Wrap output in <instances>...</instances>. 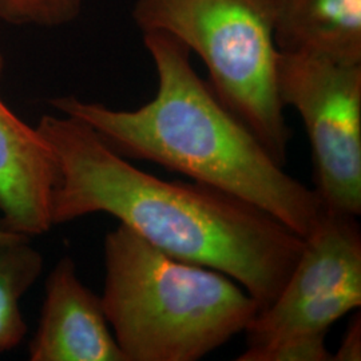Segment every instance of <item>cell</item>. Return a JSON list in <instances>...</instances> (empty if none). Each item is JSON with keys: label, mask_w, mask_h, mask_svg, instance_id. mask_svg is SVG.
Listing matches in <instances>:
<instances>
[{"label": "cell", "mask_w": 361, "mask_h": 361, "mask_svg": "<svg viewBox=\"0 0 361 361\" xmlns=\"http://www.w3.org/2000/svg\"><path fill=\"white\" fill-rule=\"evenodd\" d=\"M37 130L55 164L52 226L107 213L170 257L229 276L259 310L279 296L305 244L280 221L217 188L143 171L73 116H43Z\"/></svg>", "instance_id": "obj_1"}, {"label": "cell", "mask_w": 361, "mask_h": 361, "mask_svg": "<svg viewBox=\"0 0 361 361\" xmlns=\"http://www.w3.org/2000/svg\"><path fill=\"white\" fill-rule=\"evenodd\" d=\"M158 90L137 110H114L75 97L51 104L95 130L126 159L158 166L232 194L305 238L320 217L316 192L289 176L245 125L221 104L190 62V50L159 31L143 34Z\"/></svg>", "instance_id": "obj_2"}, {"label": "cell", "mask_w": 361, "mask_h": 361, "mask_svg": "<svg viewBox=\"0 0 361 361\" xmlns=\"http://www.w3.org/2000/svg\"><path fill=\"white\" fill-rule=\"evenodd\" d=\"M104 314L126 361L200 360L259 312L229 276L170 257L122 224L104 238Z\"/></svg>", "instance_id": "obj_3"}, {"label": "cell", "mask_w": 361, "mask_h": 361, "mask_svg": "<svg viewBox=\"0 0 361 361\" xmlns=\"http://www.w3.org/2000/svg\"><path fill=\"white\" fill-rule=\"evenodd\" d=\"M142 34L165 32L207 66L212 90L281 166L292 138L277 91L271 0H138Z\"/></svg>", "instance_id": "obj_4"}, {"label": "cell", "mask_w": 361, "mask_h": 361, "mask_svg": "<svg viewBox=\"0 0 361 361\" xmlns=\"http://www.w3.org/2000/svg\"><path fill=\"white\" fill-rule=\"evenodd\" d=\"M277 91L310 138L314 192L324 207L361 214V63L280 52Z\"/></svg>", "instance_id": "obj_5"}, {"label": "cell", "mask_w": 361, "mask_h": 361, "mask_svg": "<svg viewBox=\"0 0 361 361\" xmlns=\"http://www.w3.org/2000/svg\"><path fill=\"white\" fill-rule=\"evenodd\" d=\"M281 292L246 326V350L328 329L361 305L357 217L323 207Z\"/></svg>", "instance_id": "obj_6"}, {"label": "cell", "mask_w": 361, "mask_h": 361, "mask_svg": "<svg viewBox=\"0 0 361 361\" xmlns=\"http://www.w3.org/2000/svg\"><path fill=\"white\" fill-rule=\"evenodd\" d=\"M31 361H126L106 319L101 297L83 284L74 261L61 258L50 271Z\"/></svg>", "instance_id": "obj_7"}, {"label": "cell", "mask_w": 361, "mask_h": 361, "mask_svg": "<svg viewBox=\"0 0 361 361\" xmlns=\"http://www.w3.org/2000/svg\"><path fill=\"white\" fill-rule=\"evenodd\" d=\"M4 56L0 51V79ZM55 164L37 128L15 116L0 98V213L1 225L27 237L52 228Z\"/></svg>", "instance_id": "obj_8"}, {"label": "cell", "mask_w": 361, "mask_h": 361, "mask_svg": "<svg viewBox=\"0 0 361 361\" xmlns=\"http://www.w3.org/2000/svg\"><path fill=\"white\" fill-rule=\"evenodd\" d=\"M280 52L361 63V0H271Z\"/></svg>", "instance_id": "obj_9"}, {"label": "cell", "mask_w": 361, "mask_h": 361, "mask_svg": "<svg viewBox=\"0 0 361 361\" xmlns=\"http://www.w3.org/2000/svg\"><path fill=\"white\" fill-rule=\"evenodd\" d=\"M43 265L30 237L15 232L0 235V352L16 348L26 336L20 300L38 280Z\"/></svg>", "instance_id": "obj_10"}, {"label": "cell", "mask_w": 361, "mask_h": 361, "mask_svg": "<svg viewBox=\"0 0 361 361\" xmlns=\"http://www.w3.org/2000/svg\"><path fill=\"white\" fill-rule=\"evenodd\" d=\"M83 0H0V18L19 26L56 27L77 18Z\"/></svg>", "instance_id": "obj_11"}, {"label": "cell", "mask_w": 361, "mask_h": 361, "mask_svg": "<svg viewBox=\"0 0 361 361\" xmlns=\"http://www.w3.org/2000/svg\"><path fill=\"white\" fill-rule=\"evenodd\" d=\"M326 335L295 336L267 348L245 350L238 361H331L334 353L326 348Z\"/></svg>", "instance_id": "obj_12"}, {"label": "cell", "mask_w": 361, "mask_h": 361, "mask_svg": "<svg viewBox=\"0 0 361 361\" xmlns=\"http://www.w3.org/2000/svg\"><path fill=\"white\" fill-rule=\"evenodd\" d=\"M335 361L361 360V320L360 313L355 314L344 334L340 348L334 355Z\"/></svg>", "instance_id": "obj_13"}, {"label": "cell", "mask_w": 361, "mask_h": 361, "mask_svg": "<svg viewBox=\"0 0 361 361\" xmlns=\"http://www.w3.org/2000/svg\"><path fill=\"white\" fill-rule=\"evenodd\" d=\"M7 232H11V231H8V229H4V228H0V235H1V234H4V233H7Z\"/></svg>", "instance_id": "obj_14"}, {"label": "cell", "mask_w": 361, "mask_h": 361, "mask_svg": "<svg viewBox=\"0 0 361 361\" xmlns=\"http://www.w3.org/2000/svg\"><path fill=\"white\" fill-rule=\"evenodd\" d=\"M0 228H4V226H3V225H1V222H0ZM4 229H6V228H4Z\"/></svg>", "instance_id": "obj_15"}]
</instances>
